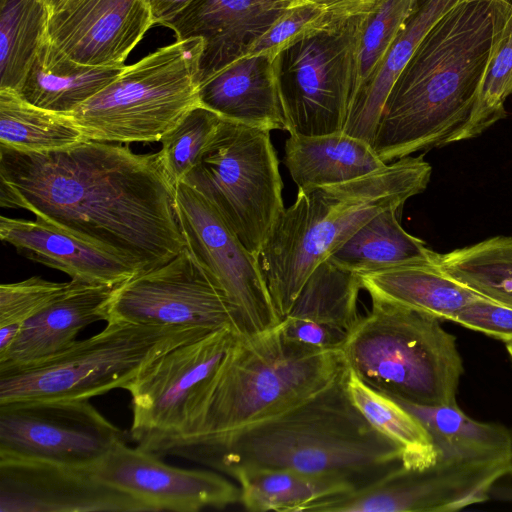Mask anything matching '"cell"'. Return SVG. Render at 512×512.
<instances>
[{
	"label": "cell",
	"instance_id": "cell-1",
	"mask_svg": "<svg viewBox=\"0 0 512 512\" xmlns=\"http://www.w3.org/2000/svg\"><path fill=\"white\" fill-rule=\"evenodd\" d=\"M0 204L26 209L138 273L186 247L158 152L88 139L49 152L0 148Z\"/></svg>",
	"mask_w": 512,
	"mask_h": 512
},
{
	"label": "cell",
	"instance_id": "cell-2",
	"mask_svg": "<svg viewBox=\"0 0 512 512\" xmlns=\"http://www.w3.org/2000/svg\"><path fill=\"white\" fill-rule=\"evenodd\" d=\"M496 0H463L421 40L392 86L371 146L390 163L442 147L468 122L493 46Z\"/></svg>",
	"mask_w": 512,
	"mask_h": 512
},
{
	"label": "cell",
	"instance_id": "cell-3",
	"mask_svg": "<svg viewBox=\"0 0 512 512\" xmlns=\"http://www.w3.org/2000/svg\"><path fill=\"white\" fill-rule=\"evenodd\" d=\"M346 373L303 403L201 447L188 459L230 476L243 469H287L337 478L355 491L377 482L402 466L401 450L354 405Z\"/></svg>",
	"mask_w": 512,
	"mask_h": 512
},
{
	"label": "cell",
	"instance_id": "cell-4",
	"mask_svg": "<svg viewBox=\"0 0 512 512\" xmlns=\"http://www.w3.org/2000/svg\"><path fill=\"white\" fill-rule=\"evenodd\" d=\"M432 167L406 156L365 176L342 183L298 189L282 210L259 253L268 290L282 320L310 274L359 228L389 208L422 193Z\"/></svg>",
	"mask_w": 512,
	"mask_h": 512
},
{
	"label": "cell",
	"instance_id": "cell-5",
	"mask_svg": "<svg viewBox=\"0 0 512 512\" xmlns=\"http://www.w3.org/2000/svg\"><path fill=\"white\" fill-rule=\"evenodd\" d=\"M346 371L340 350L303 346L279 326L238 336L185 430L158 455L188 459L201 447L303 403Z\"/></svg>",
	"mask_w": 512,
	"mask_h": 512
},
{
	"label": "cell",
	"instance_id": "cell-6",
	"mask_svg": "<svg viewBox=\"0 0 512 512\" xmlns=\"http://www.w3.org/2000/svg\"><path fill=\"white\" fill-rule=\"evenodd\" d=\"M371 300V310L361 316L340 349L348 370L397 401L457 405L464 369L454 335L431 314Z\"/></svg>",
	"mask_w": 512,
	"mask_h": 512
},
{
	"label": "cell",
	"instance_id": "cell-7",
	"mask_svg": "<svg viewBox=\"0 0 512 512\" xmlns=\"http://www.w3.org/2000/svg\"><path fill=\"white\" fill-rule=\"evenodd\" d=\"M199 38L176 40L158 48L121 73L66 115L83 137L129 144L160 142L199 99Z\"/></svg>",
	"mask_w": 512,
	"mask_h": 512
},
{
	"label": "cell",
	"instance_id": "cell-8",
	"mask_svg": "<svg viewBox=\"0 0 512 512\" xmlns=\"http://www.w3.org/2000/svg\"><path fill=\"white\" fill-rule=\"evenodd\" d=\"M212 331L108 321L98 334L76 340L40 363L0 371V404L89 400L127 386L165 351Z\"/></svg>",
	"mask_w": 512,
	"mask_h": 512
},
{
	"label": "cell",
	"instance_id": "cell-9",
	"mask_svg": "<svg viewBox=\"0 0 512 512\" xmlns=\"http://www.w3.org/2000/svg\"><path fill=\"white\" fill-rule=\"evenodd\" d=\"M182 182L202 193L243 245L259 257L267 235L285 208L270 131L221 118Z\"/></svg>",
	"mask_w": 512,
	"mask_h": 512
},
{
	"label": "cell",
	"instance_id": "cell-10",
	"mask_svg": "<svg viewBox=\"0 0 512 512\" xmlns=\"http://www.w3.org/2000/svg\"><path fill=\"white\" fill-rule=\"evenodd\" d=\"M231 328L179 344L148 362L127 386L130 437L158 454L187 427L238 338Z\"/></svg>",
	"mask_w": 512,
	"mask_h": 512
},
{
	"label": "cell",
	"instance_id": "cell-11",
	"mask_svg": "<svg viewBox=\"0 0 512 512\" xmlns=\"http://www.w3.org/2000/svg\"><path fill=\"white\" fill-rule=\"evenodd\" d=\"M365 13L307 36L275 57L289 134L343 131L352 95L354 50Z\"/></svg>",
	"mask_w": 512,
	"mask_h": 512
},
{
	"label": "cell",
	"instance_id": "cell-12",
	"mask_svg": "<svg viewBox=\"0 0 512 512\" xmlns=\"http://www.w3.org/2000/svg\"><path fill=\"white\" fill-rule=\"evenodd\" d=\"M175 210L185 246L223 295L239 336L281 322L259 259L239 240L212 203L185 182L175 186Z\"/></svg>",
	"mask_w": 512,
	"mask_h": 512
},
{
	"label": "cell",
	"instance_id": "cell-13",
	"mask_svg": "<svg viewBox=\"0 0 512 512\" xmlns=\"http://www.w3.org/2000/svg\"><path fill=\"white\" fill-rule=\"evenodd\" d=\"M123 442L89 400L0 404V457L90 469Z\"/></svg>",
	"mask_w": 512,
	"mask_h": 512
},
{
	"label": "cell",
	"instance_id": "cell-14",
	"mask_svg": "<svg viewBox=\"0 0 512 512\" xmlns=\"http://www.w3.org/2000/svg\"><path fill=\"white\" fill-rule=\"evenodd\" d=\"M108 321L234 330L223 295L186 247L168 262L118 285L108 307Z\"/></svg>",
	"mask_w": 512,
	"mask_h": 512
},
{
	"label": "cell",
	"instance_id": "cell-15",
	"mask_svg": "<svg viewBox=\"0 0 512 512\" xmlns=\"http://www.w3.org/2000/svg\"><path fill=\"white\" fill-rule=\"evenodd\" d=\"M512 475L510 460H469L444 454L422 470L403 466L377 482L330 501L329 512H444L488 499L493 485Z\"/></svg>",
	"mask_w": 512,
	"mask_h": 512
},
{
	"label": "cell",
	"instance_id": "cell-16",
	"mask_svg": "<svg viewBox=\"0 0 512 512\" xmlns=\"http://www.w3.org/2000/svg\"><path fill=\"white\" fill-rule=\"evenodd\" d=\"M90 470L102 482L134 497L151 511L196 512L240 502V488L221 475L163 462L159 455L126 442Z\"/></svg>",
	"mask_w": 512,
	"mask_h": 512
},
{
	"label": "cell",
	"instance_id": "cell-17",
	"mask_svg": "<svg viewBox=\"0 0 512 512\" xmlns=\"http://www.w3.org/2000/svg\"><path fill=\"white\" fill-rule=\"evenodd\" d=\"M90 469L0 457V512H148Z\"/></svg>",
	"mask_w": 512,
	"mask_h": 512
},
{
	"label": "cell",
	"instance_id": "cell-18",
	"mask_svg": "<svg viewBox=\"0 0 512 512\" xmlns=\"http://www.w3.org/2000/svg\"><path fill=\"white\" fill-rule=\"evenodd\" d=\"M154 24L149 0H66L49 14L47 39L80 64L123 67Z\"/></svg>",
	"mask_w": 512,
	"mask_h": 512
},
{
	"label": "cell",
	"instance_id": "cell-19",
	"mask_svg": "<svg viewBox=\"0 0 512 512\" xmlns=\"http://www.w3.org/2000/svg\"><path fill=\"white\" fill-rule=\"evenodd\" d=\"M295 0H193L164 26L203 42L200 83L245 57Z\"/></svg>",
	"mask_w": 512,
	"mask_h": 512
},
{
	"label": "cell",
	"instance_id": "cell-20",
	"mask_svg": "<svg viewBox=\"0 0 512 512\" xmlns=\"http://www.w3.org/2000/svg\"><path fill=\"white\" fill-rule=\"evenodd\" d=\"M359 275L327 259L310 274L281 320L282 334L320 351L340 350L360 320Z\"/></svg>",
	"mask_w": 512,
	"mask_h": 512
},
{
	"label": "cell",
	"instance_id": "cell-21",
	"mask_svg": "<svg viewBox=\"0 0 512 512\" xmlns=\"http://www.w3.org/2000/svg\"><path fill=\"white\" fill-rule=\"evenodd\" d=\"M117 286L71 279L65 292L24 322L11 347L0 355V371L47 360L71 346L85 326L106 321Z\"/></svg>",
	"mask_w": 512,
	"mask_h": 512
},
{
	"label": "cell",
	"instance_id": "cell-22",
	"mask_svg": "<svg viewBox=\"0 0 512 512\" xmlns=\"http://www.w3.org/2000/svg\"><path fill=\"white\" fill-rule=\"evenodd\" d=\"M0 238L23 257L60 270L72 280L119 285L138 273L119 257L39 218L1 216Z\"/></svg>",
	"mask_w": 512,
	"mask_h": 512
},
{
	"label": "cell",
	"instance_id": "cell-23",
	"mask_svg": "<svg viewBox=\"0 0 512 512\" xmlns=\"http://www.w3.org/2000/svg\"><path fill=\"white\" fill-rule=\"evenodd\" d=\"M201 106L222 119L264 130H285L275 58L242 57L200 83Z\"/></svg>",
	"mask_w": 512,
	"mask_h": 512
},
{
	"label": "cell",
	"instance_id": "cell-24",
	"mask_svg": "<svg viewBox=\"0 0 512 512\" xmlns=\"http://www.w3.org/2000/svg\"><path fill=\"white\" fill-rule=\"evenodd\" d=\"M358 275L371 299L412 308L440 320H449L468 304L486 298L447 275L437 263L404 264Z\"/></svg>",
	"mask_w": 512,
	"mask_h": 512
},
{
	"label": "cell",
	"instance_id": "cell-25",
	"mask_svg": "<svg viewBox=\"0 0 512 512\" xmlns=\"http://www.w3.org/2000/svg\"><path fill=\"white\" fill-rule=\"evenodd\" d=\"M284 149V163L298 189L346 182L387 164L369 142L343 131L317 136L290 134Z\"/></svg>",
	"mask_w": 512,
	"mask_h": 512
},
{
	"label": "cell",
	"instance_id": "cell-26",
	"mask_svg": "<svg viewBox=\"0 0 512 512\" xmlns=\"http://www.w3.org/2000/svg\"><path fill=\"white\" fill-rule=\"evenodd\" d=\"M463 0H418L387 55L352 100L343 132L372 143L387 96L427 32Z\"/></svg>",
	"mask_w": 512,
	"mask_h": 512
},
{
	"label": "cell",
	"instance_id": "cell-27",
	"mask_svg": "<svg viewBox=\"0 0 512 512\" xmlns=\"http://www.w3.org/2000/svg\"><path fill=\"white\" fill-rule=\"evenodd\" d=\"M124 67L80 64L60 52L46 38L18 94L37 107L67 114L110 84Z\"/></svg>",
	"mask_w": 512,
	"mask_h": 512
},
{
	"label": "cell",
	"instance_id": "cell-28",
	"mask_svg": "<svg viewBox=\"0 0 512 512\" xmlns=\"http://www.w3.org/2000/svg\"><path fill=\"white\" fill-rule=\"evenodd\" d=\"M400 208H389L374 216L359 228L329 258L336 265L366 273L386 268L437 262L439 253L402 228Z\"/></svg>",
	"mask_w": 512,
	"mask_h": 512
},
{
	"label": "cell",
	"instance_id": "cell-29",
	"mask_svg": "<svg viewBox=\"0 0 512 512\" xmlns=\"http://www.w3.org/2000/svg\"><path fill=\"white\" fill-rule=\"evenodd\" d=\"M231 476L239 483L241 504L252 512H312L320 503L355 491L337 478L287 469H243Z\"/></svg>",
	"mask_w": 512,
	"mask_h": 512
},
{
	"label": "cell",
	"instance_id": "cell-30",
	"mask_svg": "<svg viewBox=\"0 0 512 512\" xmlns=\"http://www.w3.org/2000/svg\"><path fill=\"white\" fill-rule=\"evenodd\" d=\"M397 402L426 428L437 454L469 460L512 459V431L503 425L474 420L458 405L431 407Z\"/></svg>",
	"mask_w": 512,
	"mask_h": 512
},
{
	"label": "cell",
	"instance_id": "cell-31",
	"mask_svg": "<svg viewBox=\"0 0 512 512\" xmlns=\"http://www.w3.org/2000/svg\"><path fill=\"white\" fill-rule=\"evenodd\" d=\"M345 386L366 420L400 448L403 467L422 470L436 463L437 451L428 431L400 403L364 384L348 368Z\"/></svg>",
	"mask_w": 512,
	"mask_h": 512
},
{
	"label": "cell",
	"instance_id": "cell-32",
	"mask_svg": "<svg viewBox=\"0 0 512 512\" xmlns=\"http://www.w3.org/2000/svg\"><path fill=\"white\" fill-rule=\"evenodd\" d=\"M84 139L66 114L37 107L14 91L0 90V148L49 152Z\"/></svg>",
	"mask_w": 512,
	"mask_h": 512
},
{
	"label": "cell",
	"instance_id": "cell-33",
	"mask_svg": "<svg viewBox=\"0 0 512 512\" xmlns=\"http://www.w3.org/2000/svg\"><path fill=\"white\" fill-rule=\"evenodd\" d=\"M48 20L41 0H0V90L19 92L47 38Z\"/></svg>",
	"mask_w": 512,
	"mask_h": 512
},
{
	"label": "cell",
	"instance_id": "cell-34",
	"mask_svg": "<svg viewBox=\"0 0 512 512\" xmlns=\"http://www.w3.org/2000/svg\"><path fill=\"white\" fill-rule=\"evenodd\" d=\"M437 265L470 289L512 306V237L496 236L439 254Z\"/></svg>",
	"mask_w": 512,
	"mask_h": 512
},
{
	"label": "cell",
	"instance_id": "cell-35",
	"mask_svg": "<svg viewBox=\"0 0 512 512\" xmlns=\"http://www.w3.org/2000/svg\"><path fill=\"white\" fill-rule=\"evenodd\" d=\"M495 17L491 55L475 106L452 142L475 138L506 116L504 103L512 94V0H496Z\"/></svg>",
	"mask_w": 512,
	"mask_h": 512
},
{
	"label": "cell",
	"instance_id": "cell-36",
	"mask_svg": "<svg viewBox=\"0 0 512 512\" xmlns=\"http://www.w3.org/2000/svg\"><path fill=\"white\" fill-rule=\"evenodd\" d=\"M417 3L418 0H379L364 14L353 56L350 104L387 55Z\"/></svg>",
	"mask_w": 512,
	"mask_h": 512
},
{
	"label": "cell",
	"instance_id": "cell-37",
	"mask_svg": "<svg viewBox=\"0 0 512 512\" xmlns=\"http://www.w3.org/2000/svg\"><path fill=\"white\" fill-rule=\"evenodd\" d=\"M220 121L219 115L203 106H198L189 111L161 139L162 148L158 155L174 186L182 182L193 169Z\"/></svg>",
	"mask_w": 512,
	"mask_h": 512
},
{
	"label": "cell",
	"instance_id": "cell-38",
	"mask_svg": "<svg viewBox=\"0 0 512 512\" xmlns=\"http://www.w3.org/2000/svg\"><path fill=\"white\" fill-rule=\"evenodd\" d=\"M344 20L314 4H295L273 23L246 56L263 54L275 58L299 40Z\"/></svg>",
	"mask_w": 512,
	"mask_h": 512
},
{
	"label": "cell",
	"instance_id": "cell-39",
	"mask_svg": "<svg viewBox=\"0 0 512 512\" xmlns=\"http://www.w3.org/2000/svg\"><path fill=\"white\" fill-rule=\"evenodd\" d=\"M69 282H52L41 277L4 283L0 286V326H21L65 292Z\"/></svg>",
	"mask_w": 512,
	"mask_h": 512
},
{
	"label": "cell",
	"instance_id": "cell-40",
	"mask_svg": "<svg viewBox=\"0 0 512 512\" xmlns=\"http://www.w3.org/2000/svg\"><path fill=\"white\" fill-rule=\"evenodd\" d=\"M449 321L504 342L512 339V306L480 299L451 316Z\"/></svg>",
	"mask_w": 512,
	"mask_h": 512
},
{
	"label": "cell",
	"instance_id": "cell-41",
	"mask_svg": "<svg viewBox=\"0 0 512 512\" xmlns=\"http://www.w3.org/2000/svg\"><path fill=\"white\" fill-rule=\"evenodd\" d=\"M379 0H295V4L310 3L321 7L332 15L347 19L371 10Z\"/></svg>",
	"mask_w": 512,
	"mask_h": 512
},
{
	"label": "cell",
	"instance_id": "cell-42",
	"mask_svg": "<svg viewBox=\"0 0 512 512\" xmlns=\"http://www.w3.org/2000/svg\"><path fill=\"white\" fill-rule=\"evenodd\" d=\"M193 0H149L155 24L165 25Z\"/></svg>",
	"mask_w": 512,
	"mask_h": 512
},
{
	"label": "cell",
	"instance_id": "cell-43",
	"mask_svg": "<svg viewBox=\"0 0 512 512\" xmlns=\"http://www.w3.org/2000/svg\"><path fill=\"white\" fill-rule=\"evenodd\" d=\"M47 7L49 14L55 11L66 0H41Z\"/></svg>",
	"mask_w": 512,
	"mask_h": 512
},
{
	"label": "cell",
	"instance_id": "cell-44",
	"mask_svg": "<svg viewBox=\"0 0 512 512\" xmlns=\"http://www.w3.org/2000/svg\"><path fill=\"white\" fill-rule=\"evenodd\" d=\"M505 344H506V349H507L508 353L512 357V339L506 341Z\"/></svg>",
	"mask_w": 512,
	"mask_h": 512
}]
</instances>
